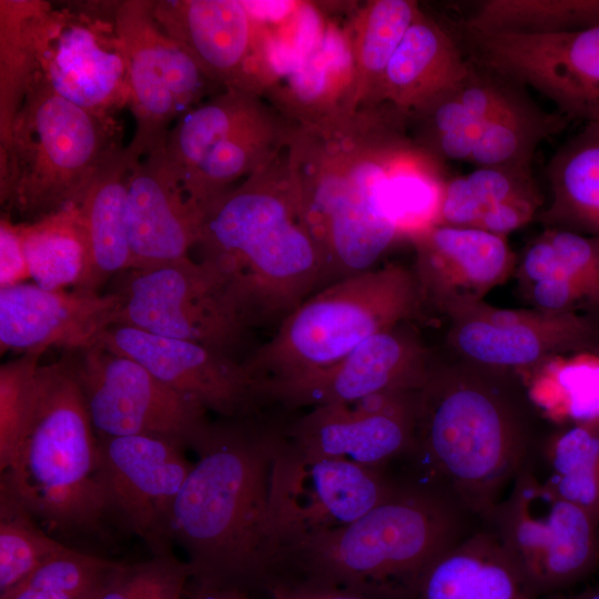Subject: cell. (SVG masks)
I'll return each mask as SVG.
<instances>
[{
	"mask_svg": "<svg viewBox=\"0 0 599 599\" xmlns=\"http://www.w3.org/2000/svg\"><path fill=\"white\" fill-rule=\"evenodd\" d=\"M153 16L214 84L263 94L267 78L260 27L246 2L153 0Z\"/></svg>",
	"mask_w": 599,
	"mask_h": 599,
	"instance_id": "cell-21",
	"label": "cell"
},
{
	"mask_svg": "<svg viewBox=\"0 0 599 599\" xmlns=\"http://www.w3.org/2000/svg\"><path fill=\"white\" fill-rule=\"evenodd\" d=\"M196 246L248 328L281 324L323 281L284 151L204 210Z\"/></svg>",
	"mask_w": 599,
	"mask_h": 599,
	"instance_id": "cell-3",
	"label": "cell"
},
{
	"mask_svg": "<svg viewBox=\"0 0 599 599\" xmlns=\"http://www.w3.org/2000/svg\"><path fill=\"white\" fill-rule=\"evenodd\" d=\"M417 390L313 407L286 423L287 439L306 455L383 468L413 446Z\"/></svg>",
	"mask_w": 599,
	"mask_h": 599,
	"instance_id": "cell-20",
	"label": "cell"
},
{
	"mask_svg": "<svg viewBox=\"0 0 599 599\" xmlns=\"http://www.w3.org/2000/svg\"><path fill=\"white\" fill-rule=\"evenodd\" d=\"M115 1L54 7L34 21L35 75L63 99L104 119L129 102Z\"/></svg>",
	"mask_w": 599,
	"mask_h": 599,
	"instance_id": "cell-10",
	"label": "cell"
},
{
	"mask_svg": "<svg viewBox=\"0 0 599 599\" xmlns=\"http://www.w3.org/2000/svg\"><path fill=\"white\" fill-rule=\"evenodd\" d=\"M133 162L125 146L115 148L94 172L77 204L90 252L80 288L99 292L113 275L132 270L128 180Z\"/></svg>",
	"mask_w": 599,
	"mask_h": 599,
	"instance_id": "cell-29",
	"label": "cell"
},
{
	"mask_svg": "<svg viewBox=\"0 0 599 599\" xmlns=\"http://www.w3.org/2000/svg\"><path fill=\"white\" fill-rule=\"evenodd\" d=\"M459 512L435 489L399 484L352 524L283 548L278 585L303 581L406 599L427 567L463 538Z\"/></svg>",
	"mask_w": 599,
	"mask_h": 599,
	"instance_id": "cell-4",
	"label": "cell"
},
{
	"mask_svg": "<svg viewBox=\"0 0 599 599\" xmlns=\"http://www.w3.org/2000/svg\"><path fill=\"white\" fill-rule=\"evenodd\" d=\"M423 303L413 271L388 263L307 297L243 363L262 383L327 367L368 337L417 316Z\"/></svg>",
	"mask_w": 599,
	"mask_h": 599,
	"instance_id": "cell-8",
	"label": "cell"
},
{
	"mask_svg": "<svg viewBox=\"0 0 599 599\" xmlns=\"http://www.w3.org/2000/svg\"><path fill=\"white\" fill-rule=\"evenodd\" d=\"M441 162L414 141L402 153L389 175L385 210L400 238L438 224L446 177Z\"/></svg>",
	"mask_w": 599,
	"mask_h": 599,
	"instance_id": "cell-39",
	"label": "cell"
},
{
	"mask_svg": "<svg viewBox=\"0 0 599 599\" xmlns=\"http://www.w3.org/2000/svg\"><path fill=\"white\" fill-rule=\"evenodd\" d=\"M286 424L263 417L211 422L173 507L172 540L193 583L267 593L278 582L270 491Z\"/></svg>",
	"mask_w": 599,
	"mask_h": 599,
	"instance_id": "cell-2",
	"label": "cell"
},
{
	"mask_svg": "<svg viewBox=\"0 0 599 599\" xmlns=\"http://www.w3.org/2000/svg\"><path fill=\"white\" fill-rule=\"evenodd\" d=\"M115 132L113 119L75 105L34 77L0 151L2 213L32 222L78 204L120 145Z\"/></svg>",
	"mask_w": 599,
	"mask_h": 599,
	"instance_id": "cell-7",
	"label": "cell"
},
{
	"mask_svg": "<svg viewBox=\"0 0 599 599\" xmlns=\"http://www.w3.org/2000/svg\"><path fill=\"white\" fill-rule=\"evenodd\" d=\"M100 344L141 363L172 389L221 418L258 415L270 404L263 383L243 362L210 346L126 325L110 327Z\"/></svg>",
	"mask_w": 599,
	"mask_h": 599,
	"instance_id": "cell-17",
	"label": "cell"
},
{
	"mask_svg": "<svg viewBox=\"0 0 599 599\" xmlns=\"http://www.w3.org/2000/svg\"><path fill=\"white\" fill-rule=\"evenodd\" d=\"M545 467L554 493L599 516V422L564 426L546 446Z\"/></svg>",
	"mask_w": 599,
	"mask_h": 599,
	"instance_id": "cell-41",
	"label": "cell"
},
{
	"mask_svg": "<svg viewBox=\"0 0 599 599\" xmlns=\"http://www.w3.org/2000/svg\"><path fill=\"white\" fill-rule=\"evenodd\" d=\"M114 19L126 59L128 106L135 122L125 149L138 161L163 145L175 121L216 84L159 26L153 0L115 1Z\"/></svg>",
	"mask_w": 599,
	"mask_h": 599,
	"instance_id": "cell-13",
	"label": "cell"
},
{
	"mask_svg": "<svg viewBox=\"0 0 599 599\" xmlns=\"http://www.w3.org/2000/svg\"><path fill=\"white\" fill-rule=\"evenodd\" d=\"M122 300L80 287L48 290L26 282L0 288V349L81 352L118 324Z\"/></svg>",
	"mask_w": 599,
	"mask_h": 599,
	"instance_id": "cell-22",
	"label": "cell"
},
{
	"mask_svg": "<svg viewBox=\"0 0 599 599\" xmlns=\"http://www.w3.org/2000/svg\"><path fill=\"white\" fill-rule=\"evenodd\" d=\"M423 302L446 315L475 302L509 276L515 255L506 238L483 230L434 225L409 238Z\"/></svg>",
	"mask_w": 599,
	"mask_h": 599,
	"instance_id": "cell-23",
	"label": "cell"
},
{
	"mask_svg": "<svg viewBox=\"0 0 599 599\" xmlns=\"http://www.w3.org/2000/svg\"><path fill=\"white\" fill-rule=\"evenodd\" d=\"M67 547L44 531L17 499L0 490V593Z\"/></svg>",
	"mask_w": 599,
	"mask_h": 599,
	"instance_id": "cell-43",
	"label": "cell"
},
{
	"mask_svg": "<svg viewBox=\"0 0 599 599\" xmlns=\"http://www.w3.org/2000/svg\"><path fill=\"white\" fill-rule=\"evenodd\" d=\"M128 216L132 270L177 261L197 245L203 212L187 197L165 143L133 162Z\"/></svg>",
	"mask_w": 599,
	"mask_h": 599,
	"instance_id": "cell-24",
	"label": "cell"
},
{
	"mask_svg": "<svg viewBox=\"0 0 599 599\" xmlns=\"http://www.w3.org/2000/svg\"><path fill=\"white\" fill-rule=\"evenodd\" d=\"M526 453L522 426L500 394L474 376L430 367L407 454L427 477L422 485L488 519Z\"/></svg>",
	"mask_w": 599,
	"mask_h": 599,
	"instance_id": "cell-6",
	"label": "cell"
},
{
	"mask_svg": "<svg viewBox=\"0 0 599 599\" xmlns=\"http://www.w3.org/2000/svg\"><path fill=\"white\" fill-rule=\"evenodd\" d=\"M447 316L451 345L480 366L529 370L556 355L599 351V326L580 313L499 308L479 301Z\"/></svg>",
	"mask_w": 599,
	"mask_h": 599,
	"instance_id": "cell-18",
	"label": "cell"
},
{
	"mask_svg": "<svg viewBox=\"0 0 599 599\" xmlns=\"http://www.w3.org/2000/svg\"><path fill=\"white\" fill-rule=\"evenodd\" d=\"M569 123L562 113L540 109L521 92L484 125L469 163L476 167L532 171L539 144Z\"/></svg>",
	"mask_w": 599,
	"mask_h": 599,
	"instance_id": "cell-37",
	"label": "cell"
},
{
	"mask_svg": "<svg viewBox=\"0 0 599 599\" xmlns=\"http://www.w3.org/2000/svg\"><path fill=\"white\" fill-rule=\"evenodd\" d=\"M405 324L368 337L327 367L263 383L268 403L313 408L419 389L432 366L427 351Z\"/></svg>",
	"mask_w": 599,
	"mask_h": 599,
	"instance_id": "cell-19",
	"label": "cell"
},
{
	"mask_svg": "<svg viewBox=\"0 0 599 599\" xmlns=\"http://www.w3.org/2000/svg\"><path fill=\"white\" fill-rule=\"evenodd\" d=\"M98 440L110 517L140 537L153 556L172 554L173 507L193 467L185 449L148 436L98 434Z\"/></svg>",
	"mask_w": 599,
	"mask_h": 599,
	"instance_id": "cell-16",
	"label": "cell"
},
{
	"mask_svg": "<svg viewBox=\"0 0 599 599\" xmlns=\"http://www.w3.org/2000/svg\"><path fill=\"white\" fill-rule=\"evenodd\" d=\"M0 490L63 537L104 532L110 517L98 434L72 362L40 365L26 430Z\"/></svg>",
	"mask_w": 599,
	"mask_h": 599,
	"instance_id": "cell-5",
	"label": "cell"
},
{
	"mask_svg": "<svg viewBox=\"0 0 599 599\" xmlns=\"http://www.w3.org/2000/svg\"><path fill=\"white\" fill-rule=\"evenodd\" d=\"M183 562L173 552L133 565L122 562L101 599H148Z\"/></svg>",
	"mask_w": 599,
	"mask_h": 599,
	"instance_id": "cell-45",
	"label": "cell"
},
{
	"mask_svg": "<svg viewBox=\"0 0 599 599\" xmlns=\"http://www.w3.org/2000/svg\"><path fill=\"white\" fill-rule=\"evenodd\" d=\"M116 292V325L200 343L233 355L248 327L219 273L189 256L159 266L129 270Z\"/></svg>",
	"mask_w": 599,
	"mask_h": 599,
	"instance_id": "cell-11",
	"label": "cell"
},
{
	"mask_svg": "<svg viewBox=\"0 0 599 599\" xmlns=\"http://www.w3.org/2000/svg\"><path fill=\"white\" fill-rule=\"evenodd\" d=\"M270 108L260 93L227 88L182 114L165 140L182 184L217 144Z\"/></svg>",
	"mask_w": 599,
	"mask_h": 599,
	"instance_id": "cell-34",
	"label": "cell"
},
{
	"mask_svg": "<svg viewBox=\"0 0 599 599\" xmlns=\"http://www.w3.org/2000/svg\"><path fill=\"white\" fill-rule=\"evenodd\" d=\"M551 599H599V585L569 596L552 595Z\"/></svg>",
	"mask_w": 599,
	"mask_h": 599,
	"instance_id": "cell-49",
	"label": "cell"
},
{
	"mask_svg": "<svg viewBox=\"0 0 599 599\" xmlns=\"http://www.w3.org/2000/svg\"><path fill=\"white\" fill-rule=\"evenodd\" d=\"M461 24L490 33H570L599 26V0H486Z\"/></svg>",
	"mask_w": 599,
	"mask_h": 599,
	"instance_id": "cell-38",
	"label": "cell"
},
{
	"mask_svg": "<svg viewBox=\"0 0 599 599\" xmlns=\"http://www.w3.org/2000/svg\"><path fill=\"white\" fill-rule=\"evenodd\" d=\"M551 200L538 217L548 229L599 235V121L567 139L546 171Z\"/></svg>",
	"mask_w": 599,
	"mask_h": 599,
	"instance_id": "cell-30",
	"label": "cell"
},
{
	"mask_svg": "<svg viewBox=\"0 0 599 599\" xmlns=\"http://www.w3.org/2000/svg\"><path fill=\"white\" fill-rule=\"evenodd\" d=\"M412 143L407 116L385 103L291 123L287 169L301 222L328 280L372 270L400 238L385 194L394 164Z\"/></svg>",
	"mask_w": 599,
	"mask_h": 599,
	"instance_id": "cell-1",
	"label": "cell"
},
{
	"mask_svg": "<svg viewBox=\"0 0 599 599\" xmlns=\"http://www.w3.org/2000/svg\"><path fill=\"white\" fill-rule=\"evenodd\" d=\"M531 403L564 426L599 422V351L552 356L529 369Z\"/></svg>",
	"mask_w": 599,
	"mask_h": 599,
	"instance_id": "cell-36",
	"label": "cell"
},
{
	"mask_svg": "<svg viewBox=\"0 0 599 599\" xmlns=\"http://www.w3.org/2000/svg\"><path fill=\"white\" fill-rule=\"evenodd\" d=\"M121 564L67 547L0 599H101Z\"/></svg>",
	"mask_w": 599,
	"mask_h": 599,
	"instance_id": "cell-42",
	"label": "cell"
},
{
	"mask_svg": "<svg viewBox=\"0 0 599 599\" xmlns=\"http://www.w3.org/2000/svg\"><path fill=\"white\" fill-rule=\"evenodd\" d=\"M20 225L32 283L48 290L79 287L90 262L79 206L70 205Z\"/></svg>",
	"mask_w": 599,
	"mask_h": 599,
	"instance_id": "cell-35",
	"label": "cell"
},
{
	"mask_svg": "<svg viewBox=\"0 0 599 599\" xmlns=\"http://www.w3.org/2000/svg\"><path fill=\"white\" fill-rule=\"evenodd\" d=\"M490 531L459 539L422 573L406 599H538Z\"/></svg>",
	"mask_w": 599,
	"mask_h": 599,
	"instance_id": "cell-27",
	"label": "cell"
},
{
	"mask_svg": "<svg viewBox=\"0 0 599 599\" xmlns=\"http://www.w3.org/2000/svg\"><path fill=\"white\" fill-rule=\"evenodd\" d=\"M71 362L99 435L148 436L194 450L211 423L203 407L102 344Z\"/></svg>",
	"mask_w": 599,
	"mask_h": 599,
	"instance_id": "cell-14",
	"label": "cell"
},
{
	"mask_svg": "<svg viewBox=\"0 0 599 599\" xmlns=\"http://www.w3.org/2000/svg\"><path fill=\"white\" fill-rule=\"evenodd\" d=\"M268 596L270 599H374L353 590L303 581L278 585Z\"/></svg>",
	"mask_w": 599,
	"mask_h": 599,
	"instance_id": "cell-47",
	"label": "cell"
},
{
	"mask_svg": "<svg viewBox=\"0 0 599 599\" xmlns=\"http://www.w3.org/2000/svg\"><path fill=\"white\" fill-rule=\"evenodd\" d=\"M474 62L548 98L570 121H599V26L528 35L460 26Z\"/></svg>",
	"mask_w": 599,
	"mask_h": 599,
	"instance_id": "cell-15",
	"label": "cell"
},
{
	"mask_svg": "<svg viewBox=\"0 0 599 599\" xmlns=\"http://www.w3.org/2000/svg\"><path fill=\"white\" fill-rule=\"evenodd\" d=\"M193 585L190 599H254L247 592L237 589Z\"/></svg>",
	"mask_w": 599,
	"mask_h": 599,
	"instance_id": "cell-48",
	"label": "cell"
},
{
	"mask_svg": "<svg viewBox=\"0 0 599 599\" xmlns=\"http://www.w3.org/2000/svg\"><path fill=\"white\" fill-rule=\"evenodd\" d=\"M398 485L383 468L306 455L286 436L274 463L270 491V534L277 566L283 548L352 524L387 499Z\"/></svg>",
	"mask_w": 599,
	"mask_h": 599,
	"instance_id": "cell-12",
	"label": "cell"
},
{
	"mask_svg": "<svg viewBox=\"0 0 599 599\" xmlns=\"http://www.w3.org/2000/svg\"><path fill=\"white\" fill-rule=\"evenodd\" d=\"M43 354L26 352L0 366V471L8 466L29 422Z\"/></svg>",
	"mask_w": 599,
	"mask_h": 599,
	"instance_id": "cell-44",
	"label": "cell"
},
{
	"mask_svg": "<svg viewBox=\"0 0 599 599\" xmlns=\"http://www.w3.org/2000/svg\"><path fill=\"white\" fill-rule=\"evenodd\" d=\"M353 63L346 32L329 28L276 90V110L291 123L348 110ZM349 111V110H348Z\"/></svg>",
	"mask_w": 599,
	"mask_h": 599,
	"instance_id": "cell-31",
	"label": "cell"
},
{
	"mask_svg": "<svg viewBox=\"0 0 599 599\" xmlns=\"http://www.w3.org/2000/svg\"><path fill=\"white\" fill-rule=\"evenodd\" d=\"M518 271L538 309L599 308V235L547 229L526 248Z\"/></svg>",
	"mask_w": 599,
	"mask_h": 599,
	"instance_id": "cell-25",
	"label": "cell"
},
{
	"mask_svg": "<svg viewBox=\"0 0 599 599\" xmlns=\"http://www.w3.org/2000/svg\"><path fill=\"white\" fill-rule=\"evenodd\" d=\"M291 122L270 108L217 144L184 180L187 197L202 212L220 195L276 156L286 145Z\"/></svg>",
	"mask_w": 599,
	"mask_h": 599,
	"instance_id": "cell-32",
	"label": "cell"
},
{
	"mask_svg": "<svg viewBox=\"0 0 599 599\" xmlns=\"http://www.w3.org/2000/svg\"><path fill=\"white\" fill-rule=\"evenodd\" d=\"M420 8L412 0H372L346 30L353 63L348 110L372 105L394 53Z\"/></svg>",
	"mask_w": 599,
	"mask_h": 599,
	"instance_id": "cell-33",
	"label": "cell"
},
{
	"mask_svg": "<svg viewBox=\"0 0 599 599\" xmlns=\"http://www.w3.org/2000/svg\"><path fill=\"white\" fill-rule=\"evenodd\" d=\"M488 519L539 597L585 579L599 562V516L558 496L527 465Z\"/></svg>",
	"mask_w": 599,
	"mask_h": 599,
	"instance_id": "cell-9",
	"label": "cell"
},
{
	"mask_svg": "<svg viewBox=\"0 0 599 599\" xmlns=\"http://www.w3.org/2000/svg\"><path fill=\"white\" fill-rule=\"evenodd\" d=\"M28 281L31 280L20 222L2 213L0 219V288Z\"/></svg>",
	"mask_w": 599,
	"mask_h": 599,
	"instance_id": "cell-46",
	"label": "cell"
},
{
	"mask_svg": "<svg viewBox=\"0 0 599 599\" xmlns=\"http://www.w3.org/2000/svg\"><path fill=\"white\" fill-rule=\"evenodd\" d=\"M42 0H0V151L35 75L34 21Z\"/></svg>",
	"mask_w": 599,
	"mask_h": 599,
	"instance_id": "cell-40",
	"label": "cell"
},
{
	"mask_svg": "<svg viewBox=\"0 0 599 599\" xmlns=\"http://www.w3.org/2000/svg\"><path fill=\"white\" fill-rule=\"evenodd\" d=\"M542 202L532 171L476 167L446 180L437 225L505 237L532 220Z\"/></svg>",
	"mask_w": 599,
	"mask_h": 599,
	"instance_id": "cell-28",
	"label": "cell"
},
{
	"mask_svg": "<svg viewBox=\"0 0 599 599\" xmlns=\"http://www.w3.org/2000/svg\"><path fill=\"white\" fill-rule=\"evenodd\" d=\"M456 40L422 10L394 53L372 105L389 104L404 115L450 89L467 72Z\"/></svg>",
	"mask_w": 599,
	"mask_h": 599,
	"instance_id": "cell-26",
	"label": "cell"
}]
</instances>
